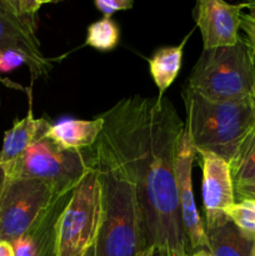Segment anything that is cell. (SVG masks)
Masks as SVG:
<instances>
[{
  "mask_svg": "<svg viewBox=\"0 0 255 256\" xmlns=\"http://www.w3.org/2000/svg\"><path fill=\"white\" fill-rule=\"evenodd\" d=\"M129 156L139 186L148 248L189 256L182 222L176 156L185 124L164 95L125 98L104 112Z\"/></svg>",
  "mask_w": 255,
  "mask_h": 256,
  "instance_id": "6da1fadb",
  "label": "cell"
},
{
  "mask_svg": "<svg viewBox=\"0 0 255 256\" xmlns=\"http://www.w3.org/2000/svg\"><path fill=\"white\" fill-rule=\"evenodd\" d=\"M92 146L102 214L95 256H140L148 249L146 225L134 169L109 118Z\"/></svg>",
  "mask_w": 255,
  "mask_h": 256,
  "instance_id": "7a4b0ae2",
  "label": "cell"
},
{
  "mask_svg": "<svg viewBox=\"0 0 255 256\" xmlns=\"http://www.w3.org/2000/svg\"><path fill=\"white\" fill-rule=\"evenodd\" d=\"M102 200L96 169L58 194L39 222L14 242L15 256H85L95 245Z\"/></svg>",
  "mask_w": 255,
  "mask_h": 256,
  "instance_id": "3957f363",
  "label": "cell"
},
{
  "mask_svg": "<svg viewBox=\"0 0 255 256\" xmlns=\"http://www.w3.org/2000/svg\"><path fill=\"white\" fill-rule=\"evenodd\" d=\"M186 122L195 152H209L230 162L242 140L255 126V96L232 102H209L185 88Z\"/></svg>",
  "mask_w": 255,
  "mask_h": 256,
  "instance_id": "277c9868",
  "label": "cell"
},
{
  "mask_svg": "<svg viewBox=\"0 0 255 256\" xmlns=\"http://www.w3.org/2000/svg\"><path fill=\"white\" fill-rule=\"evenodd\" d=\"M186 89L209 102L255 96V52L246 38L240 36L232 46L202 50Z\"/></svg>",
  "mask_w": 255,
  "mask_h": 256,
  "instance_id": "5b68a950",
  "label": "cell"
},
{
  "mask_svg": "<svg viewBox=\"0 0 255 256\" xmlns=\"http://www.w3.org/2000/svg\"><path fill=\"white\" fill-rule=\"evenodd\" d=\"M94 166L92 148L72 152L42 138L4 169L8 179L42 180L54 185L58 192H65L78 186Z\"/></svg>",
  "mask_w": 255,
  "mask_h": 256,
  "instance_id": "8992f818",
  "label": "cell"
},
{
  "mask_svg": "<svg viewBox=\"0 0 255 256\" xmlns=\"http://www.w3.org/2000/svg\"><path fill=\"white\" fill-rule=\"evenodd\" d=\"M54 185L38 179H8L0 194V242L14 244L54 202Z\"/></svg>",
  "mask_w": 255,
  "mask_h": 256,
  "instance_id": "52a82bcc",
  "label": "cell"
},
{
  "mask_svg": "<svg viewBox=\"0 0 255 256\" xmlns=\"http://www.w3.org/2000/svg\"><path fill=\"white\" fill-rule=\"evenodd\" d=\"M45 2L0 0V52H16L26 60L32 82L48 75L52 60L42 52L36 15Z\"/></svg>",
  "mask_w": 255,
  "mask_h": 256,
  "instance_id": "ba28073f",
  "label": "cell"
},
{
  "mask_svg": "<svg viewBox=\"0 0 255 256\" xmlns=\"http://www.w3.org/2000/svg\"><path fill=\"white\" fill-rule=\"evenodd\" d=\"M195 155L196 152L192 146L190 135L184 128L176 156L178 194H179L180 212H182L185 236L189 242L190 249L198 252V250H208V240L204 222L200 218L192 194V170Z\"/></svg>",
  "mask_w": 255,
  "mask_h": 256,
  "instance_id": "9c48e42d",
  "label": "cell"
},
{
  "mask_svg": "<svg viewBox=\"0 0 255 256\" xmlns=\"http://www.w3.org/2000/svg\"><path fill=\"white\" fill-rule=\"evenodd\" d=\"M246 4L234 5L222 0H199L196 2L195 22L202 32L204 50L236 44Z\"/></svg>",
  "mask_w": 255,
  "mask_h": 256,
  "instance_id": "30bf717a",
  "label": "cell"
},
{
  "mask_svg": "<svg viewBox=\"0 0 255 256\" xmlns=\"http://www.w3.org/2000/svg\"><path fill=\"white\" fill-rule=\"evenodd\" d=\"M202 169V204L205 222L226 215L234 205L235 192L229 162L209 152H199Z\"/></svg>",
  "mask_w": 255,
  "mask_h": 256,
  "instance_id": "8fae6325",
  "label": "cell"
},
{
  "mask_svg": "<svg viewBox=\"0 0 255 256\" xmlns=\"http://www.w3.org/2000/svg\"><path fill=\"white\" fill-rule=\"evenodd\" d=\"M102 126L104 120L100 115L92 120L65 119L50 125L42 138L60 149L78 152L94 146Z\"/></svg>",
  "mask_w": 255,
  "mask_h": 256,
  "instance_id": "7c38bea8",
  "label": "cell"
},
{
  "mask_svg": "<svg viewBox=\"0 0 255 256\" xmlns=\"http://www.w3.org/2000/svg\"><path fill=\"white\" fill-rule=\"evenodd\" d=\"M50 125L52 124L45 118L36 119L34 116L30 102L25 118L16 120L12 129L5 132L2 148L0 150V164L8 166L19 159L34 142L42 139Z\"/></svg>",
  "mask_w": 255,
  "mask_h": 256,
  "instance_id": "4fadbf2b",
  "label": "cell"
},
{
  "mask_svg": "<svg viewBox=\"0 0 255 256\" xmlns=\"http://www.w3.org/2000/svg\"><path fill=\"white\" fill-rule=\"evenodd\" d=\"M208 250L212 256H252L254 239L246 236L226 216L204 222Z\"/></svg>",
  "mask_w": 255,
  "mask_h": 256,
  "instance_id": "5bb4252c",
  "label": "cell"
},
{
  "mask_svg": "<svg viewBox=\"0 0 255 256\" xmlns=\"http://www.w3.org/2000/svg\"><path fill=\"white\" fill-rule=\"evenodd\" d=\"M229 166L235 202L255 200V126L238 148Z\"/></svg>",
  "mask_w": 255,
  "mask_h": 256,
  "instance_id": "9a60e30c",
  "label": "cell"
},
{
  "mask_svg": "<svg viewBox=\"0 0 255 256\" xmlns=\"http://www.w3.org/2000/svg\"><path fill=\"white\" fill-rule=\"evenodd\" d=\"M188 39L189 35H186L179 45L160 48L149 59L150 74L159 89L160 95H164L165 90L172 84L179 74L182 62V50Z\"/></svg>",
  "mask_w": 255,
  "mask_h": 256,
  "instance_id": "2e32d148",
  "label": "cell"
},
{
  "mask_svg": "<svg viewBox=\"0 0 255 256\" xmlns=\"http://www.w3.org/2000/svg\"><path fill=\"white\" fill-rule=\"evenodd\" d=\"M120 30L114 20L102 18L89 25L86 32V44L100 52H110L119 44Z\"/></svg>",
  "mask_w": 255,
  "mask_h": 256,
  "instance_id": "e0dca14e",
  "label": "cell"
},
{
  "mask_svg": "<svg viewBox=\"0 0 255 256\" xmlns=\"http://www.w3.org/2000/svg\"><path fill=\"white\" fill-rule=\"evenodd\" d=\"M226 216L246 236L255 240V200L242 199L234 202L226 212Z\"/></svg>",
  "mask_w": 255,
  "mask_h": 256,
  "instance_id": "ac0fdd59",
  "label": "cell"
},
{
  "mask_svg": "<svg viewBox=\"0 0 255 256\" xmlns=\"http://www.w3.org/2000/svg\"><path fill=\"white\" fill-rule=\"evenodd\" d=\"M94 5L104 15V18H110L116 12L130 10L134 6V2L132 0H95Z\"/></svg>",
  "mask_w": 255,
  "mask_h": 256,
  "instance_id": "d6986e66",
  "label": "cell"
},
{
  "mask_svg": "<svg viewBox=\"0 0 255 256\" xmlns=\"http://www.w3.org/2000/svg\"><path fill=\"white\" fill-rule=\"evenodd\" d=\"M22 64L26 65V60L19 52H10V50L0 52V72H12ZM0 82H2V78H0Z\"/></svg>",
  "mask_w": 255,
  "mask_h": 256,
  "instance_id": "ffe728a7",
  "label": "cell"
},
{
  "mask_svg": "<svg viewBox=\"0 0 255 256\" xmlns=\"http://www.w3.org/2000/svg\"><path fill=\"white\" fill-rule=\"evenodd\" d=\"M240 29L246 35L248 42L252 46L255 52V15L246 12L242 14V22H240Z\"/></svg>",
  "mask_w": 255,
  "mask_h": 256,
  "instance_id": "44dd1931",
  "label": "cell"
},
{
  "mask_svg": "<svg viewBox=\"0 0 255 256\" xmlns=\"http://www.w3.org/2000/svg\"><path fill=\"white\" fill-rule=\"evenodd\" d=\"M0 256H15L14 248L10 242H0Z\"/></svg>",
  "mask_w": 255,
  "mask_h": 256,
  "instance_id": "7402d4cb",
  "label": "cell"
},
{
  "mask_svg": "<svg viewBox=\"0 0 255 256\" xmlns=\"http://www.w3.org/2000/svg\"><path fill=\"white\" fill-rule=\"evenodd\" d=\"M140 256H172L168 252H162V250L156 249V248H148Z\"/></svg>",
  "mask_w": 255,
  "mask_h": 256,
  "instance_id": "603a6c76",
  "label": "cell"
},
{
  "mask_svg": "<svg viewBox=\"0 0 255 256\" xmlns=\"http://www.w3.org/2000/svg\"><path fill=\"white\" fill-rule=\"evenodd\" d=\"M8 182V175H6V172H5L4 166H2V164H0V194H2V189H4L5 184H6Z\"/></svg>",
  "mask_w": 255,
  "mask_h": 256,
  "instance_id": "cb8c5ba5",
  "label": "cell"
},
{
  "mask_svg": "<svg viewBox=\"0 0 255 256\" xmlns=\"http://www.w3.org/2000/svg\"><path fill=\"white\" fill-rule=\"evenodd\" d=\"M189 256H212V255L209 250H198V252H194Z\"/></svg>",
  "mask_w": 255,
  "mask_h": 256,
  "instance_id": "d4e9b609",
  "label": "cell"
},
{
  "mask_svg": "<svg viewBox=\"0 0 255 256\" xmlns=\"http://www.w3.org/2000/svg\"><path fill=\"white\" fill-rule=\"evenodd\" d=\"M245 9H248V12H250V14L255 15V2H248L246 8H245Z\"/></svg>",
  "mask_w": 255,
  "mask_h": 256,
  "instance_id": "484cf974",
  "label": "cell"
},
{
  "mask_svg": "<svg viewBox=\"0 0 255 256\" xmlns=\"http://www.w3.org/2000/svg\"><path fill=\"white\" fill-rule=\"evenodd\" d=\"M94 246H95V245H94ZM94 246H92V249H90L89 252H86V255H85V256H95V250H94Z\"/></svg>",
  "mask_w": 255,
  "mask_h": 256,
  "instance_id": "4316f807",
  "label": "cell"
},
{
  "mask_svg": "<svg viewBox=\"0 0 255 256\" xmlns=\"http://www.w3.org/2000/svg\"><path fill=\"white\" fill-rule=\"evenodd\" d=\"M252 256H255V240H254V245H252Z\"/></svg>",
  "mask_w": 255,
  "mask_h": 256,
  "instance_id": "83f0119b",
  "label": "cell"
}]
</instances>
